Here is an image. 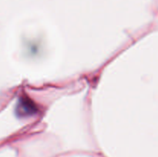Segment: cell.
I'll return each instance as SVG.
<instances>
[{"label": "cell", "mask_w": 158, "mask_h": 157, "mask_svg": "<svg viewBox=\"0 0 158 157\" xmlns=\"http://www.w3.org/2000/svg\"><path fill=\"white\" fill-rule=\"evenodd\" d=\"M18 112L22 115H31L35 112V106L29 99L23 98L19 103Z\"/></svg>", "instance_id": "obj_1"}]
</instances>
